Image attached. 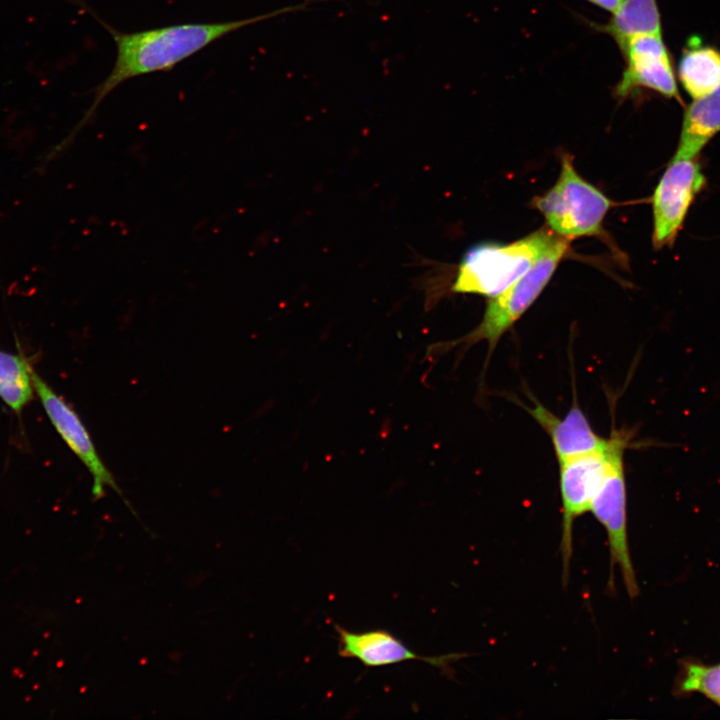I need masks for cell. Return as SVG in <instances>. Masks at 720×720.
<instances>
[{
    "mask_svg": "<svg viewBox=\"0 0 720 720\" xmlns=\"http://www.w3.org/2000/svg\"><path fill=\"white\" fill-rule=\"evenodd\" d=\"M309 3L291 5L244 19L183 23L130 33L115 29L84 5L112 36L116 45V59L107 77L93 89V102L83 121L125 81L155 72L169 71L228 34L285 13L304 10Z\"/></svg>",
    "mask_w": 720,
    "mask_h": 720,
    "instance_id": "6da1fadb",
    "label": "cell"
},
{
    "mask_svg": "<svg viewBox=\"0 0 720 720\" xmlns=\"http://www.w3.org/2000/svg\"><path fill=\"white\" fill-rule=\"evenodd\" d=\"M560 239L545 227L511 243L475 245L459 262L451 291L496 296L525 274Z\"/></svg>",
    "mask_w": 720,
    "mask_h": 720,
    "instance_id": "7a4b0ae2",
    "label": "cell"
},
{
    "mask_svg": "<svg viewBox=\"0 0 720 720\" xmlns=\"http://www.w3.org/2000/svg\"><path fill=\"white\" fill-rule=\"evenodd\" d=\"M531 205L553 233L569 241L601 235L604 219L615 203L584 179L575 169L573 157L563 153L557 181Z\"/></svg>",
    "mask_w": 720,
    "mask_h": 720,
    "instance_id": "3957f363",
    "label": "cell"
},
{
    "mask_svg": "<svg viewBox=\"0 0 720 720\" xmlns=\"http://www.w3.org/2000/svg\"><path fill=\"white\" fill-rule=\"evenodd\" d=\"M630 440L629 432L616 430L611 434V442L606 448L558 461L562 503L560 554L564 584L569 579L574 521L590 510L598 487L615 459L624 454Z\"/></svg>",
    "mask_w": 720,
    "mask_h": 720,
    "instance_id": "277c9868",
    "label": "cell"
},
{
    "mask_svg": "<svg viewBox=\"0 0 720 720\" xmlns=\"http://www.w3.org/2000/svg\"><path fill=\"white\" fill-rule=\"evenodd\" d=\"M568 249V240L561 238L525 274L502 292L489 298L482 320L475 329L464 337L442 346L448 348L456 344L472 345L486 341L489 352L492 353L502 336L539 297Z\"/></svg>",
    "mask_w": 720,
    "mask_h": 720,
    "instance_id": "5b68a950",
    "label": "cell"
},
{
    "mask_svg": "<svg viewBox=\"0 0 720 720\" xmlns=\"http://www.w3.org/2000/svg\"><path fill=\"white\" fill-rule=\"evenodd\" d=\"M625 67L613 96L619 102L638 97L644 90L683 103L669 51L662 35H640L618 48Z\"/></svg>",
    "mask_w": 720,
    "mask_h": 720,
    "instance_id": "8992f818",
    "label": "cell"
},
{
    "mask_svg": "<svg viewBox=\"0 0 720 720\" xmlns=\"http://www.w3.org/2000/svg\"><path fill=\"white\" fill-rule=\"evenodd\" d=\"M31 376L35 393L40 398L52 425L90 473L92 477L91 491L94 500L103 498L106 487H110L122 498L131 512L137 516L125 499L113 474L100 457L88 430L76 411L56 394L33 369Z\"/></svg>",
    "mask_w": 720,
    "mask_h": 720,
    "instance_id": "52a82bcc",
    "label": "cell"
},
{
    "mask_svg": "<svg viewBox=\"0 0 720 720\" xmlns=\"http://www.w3.org/2000/svg\"><path fill=\"white\" fill-rule=\"evenodd\" d=\"M705 184V176L694 159H674L660 178L652 197L655 249L671 246L687 212Z\"/></svg>",
    "mask_w": 720,
    "mask_h": 720,
    "instance_id": "ba28073f",
    "label": "cell"
},
{
    "mask_svg": "<svg viewBox=\"0 0 720 720\" xmlns=\"http://www.w3.org/2000/svg\"><path fill=\"white\" fill-rule=\"evenodd\" d=\"M606 531L611 568L617 565L630 598L639 593L627 533L624 454L619 455L598 487L589 510Z\"/></svg>",
    "mask_w": 720,
    "mask_h": 720,
    "instance_id": "9c48e42d",
    "label": "cell"
},
{
    "mask_svg": "<svg viewBox=\"0 0 720 720\" xmlns=\"http://www.w3.org/2000/svg\"><path fill=\"white\" fill-rule=\"evenodd\" d=\"M338 633V653L344 658H354L366 667H381L405 661L419 660L443 668L456 655L424 656L413 652L399 638L387 630L374 629L363 632L349 631L335 625Z\"/></svg>",
    "mask_w": 720,
    "mask_h": 720,
    "instance_id": "30bf717a",
    "label": "cell"
},
{
    "mask_svg": "<svg viewBox=\"0 0 720 720\" xmlns=\"http://www.w3.org/2000/svg\"><path fill=\"white\" fill-rule=\"evenodd\" d=\"M528 412L549 436L558 461L604 449L611 442V435L605 438L595 432L576 402L563 417L537 401Z\"/></svg>",
    "mask_w": 720,
    "mask_h": 720,
    "instance_id": "8fae6325",
    "label": "cell"
},
{
    "mask_svg": "<svg viewBox=\"0 0 720 720\" xmlns=\"http://www.w3.org/2000/svg\"><path fill=\"white\" fill-rule=\"evenodd\" d=\"M605 23L585 20L596 32L610 36L619 48L633 37L662 35L657 0H624Z\"/></svg>",
    "mask_w": 720,
    "mask_h": 720,
    "instance_id": "7c38bea8",
    "label": "cell"
},
{
    "mask_svg": "<svg viewBox=\"0 0 720 720\" xmlns=\"http://www.w3.org/2000/svg\"><path fill=\"white\" fill-rule=\"evenodd\" d=\"M720 131V87L687 106L674 159H694Z\"/></svg>",
    "mask_w": 720,
    "mask_h": 720,
    "instance_id": "4fadbf2b",
    "label": "cell"
},
{
    "mask_svg": "<svg viewBox=\"0 0 720 720\" xmlns=\"http://www.w3.org/2000/svg\"><path fill=\"white\" fill-rule=\"evenodd\" d=\"M677 75L683 89L693 99L707 96L720 87V51L689 39L680 57Z\"/></svg>",
    "mask_w": 720,
    "mask_h": 720,
    "instance_id": "5bb4252c",
    "label": "cell"
},
{
    "mask_svg": "<svg viewBox=\"0 0 720 720\" xmlns=\"http://www.w3.org/2000/svg\"><path fill=\"white\" fill-rule=\"evenodd\" d=\"M31 372L30 363L22 355L0 350V398L14 412H21L33 398Z\"/></svg>",
    "mask_w": 720,
    "mask_h": 720,
    "instance_id": "9a60e30c",
    "label": "cell"
},
{
    "mask_svg": "<svg viewBox=\"0 0 720 720\" xmlns=\"http://www.w3.org/2000/svg\"><path fill=\"white\" fill-rule=\"evenodd\" d=\"M683 692H698L720 706V663H686L680 681Z\"/></svg>",
    "mask_w": 720,
    "mask_h": 720,
    "instance_id": "2e32d148",
    "label": "cell"
},
{
    "mask_svg": "<svg viewBox=\"0 0 720 720\" xmlns=\"http://www.w3.org/2000/svg\"><path fill=\"white\" fill-rule=\"evenodd\" d=\"M589 3L602 8L608 12H613L624 0H586Z\"/></svg>",
    "mask_w": 720,
    "mask_h": 720,
    "instance_id": "e0dca14e",
    "label": "cell"
}]
</instances>
